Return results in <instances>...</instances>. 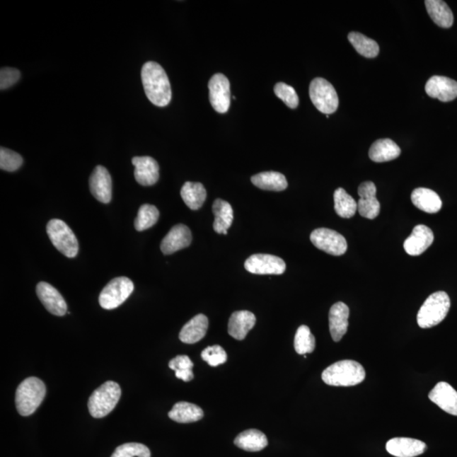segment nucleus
Returning a JSON list of instances; mask_svg holds the SVG:
<instances>
[{
  "mask_svg": "<svg viewBox=\"0 0 457 457\" xmlns=\"http://www.w3.org/2000/svg\"><path fill=\"white\" fill-rule=\"evenodd\" d=\"M192 241V232L187 226L178 225L171 230L163 239L161 248L166 255L180 251L189 247Z\"/></svg>",
  "mask_w": 457,
  "mask_h": 457,
  "instance_id": "a211bd4d",
  "label": "nucleus"
},
{
  "mask_svg": "<svg viewBox=\"0 0 457 457\" xmlns=\"http://www.w3.org/2000/svg\"><path fill=\"white\" fill-rule=\"evenodd\" d=\"M274 93L280 100L291 109H296L299 105V98L296 90L284 83H279L274 86Z\"/></svg>",
  "mask_w": 457,
  "mask_h": 457,
  "instance_id": "4c0bfd02",
  "label": "nucleus"
},
{
  "mask_svg": "<svg viewBox=\"0 0 457 457\" xmlns=\"http://www.w3.org/2000/svg\"><path fill=\"white\" fill-rule=\"evenodd\" d=\"M309 96L313 105L321 113L334 114L339 107V98L333 85L325 79L318 77L313 79L309 87Z\"/></svg>",
  "mask_w": 457,
  "mask_h": 457,
  "instance_id": "0eeeda50",
  "label": "nucleus"
},
{
  "mask_svg": "<svg viewBox=\"0 0 457 457\" xmlns=\"http://www.w3.org/2000/svg\"><path fill=\"white\" fill-rule=\"evenodd\" d=\"M170 369L176 371L180 370H192L194 364L187 356L180 355L175 357V359L170 361Z\"/></svg>",
  "mask_w": 457,
  "mask_h": 457,
  "instance_id": "a19ab883",
  "label": "nucleus"
},
{
  "mask_svg": "<svg viewBox=\"0 0 457 457\" xmlns=\"http://www.w3.org/2000/svg\"><path fill=\"white\" fill-rule=\"evenodd\" d=\"M21 73L15 68L4 67L0 71V88L1 90L12 87L19 81Z\"/></svg>",
  "mask_w": 457,
  "mask_h": 457,
  "instance_id": "ea45409f",
  "label": "nucleus"
},
{
  "mask_svg": "<svg viewBox=\"0 0 457 457\" xmlns=\"http://www.w3.org/2000/svg\"><path fill=\"white\" fill-rule=\"evenodd\" d=\"M400 149L394 141L391 139H378L374 142L369 149L371 161L376 163H383L394 161L400 155Z\"/></svg>",
  "mask_w": 457,
  "mask_h": 457,
  "instance_id": "393cba45",
  "label": "nucleus"
},
{
  "mask_svg": "<svg viewBox=\"0 0 457 457\" xmlns=\"http://www.w3.org/2000/svg\"><path fill=\"white\" fill-rule=\"evenodd\" d=\"M122 389L117 383L107 381L94 391L88 400V410L95 418H102L114 410L119 403Z\"/></svg>",
  "mask_w": 457,
  "mask_h": 457,
  "instance_id": "39448f33",
  "label": "nucleus"
},
{
  "mask_svg": "<svg viewBox=\"0 0 457 457\" xmlns=\"http://www.w3.org/2000/svg\"><path fill=\"white\" fill-rule=\"evenodd\" d=\"M37 295L42 305L50 313L55 316H66L67 312V304L63 296L50 284L40 282L37 286Z\"/></svg>",
  "mask_w": 457,
  "mask_h": 457,
  "instance_id": "f8f14e48",
  "label": "nucleus"
},
{
  "mask_svg": "<svg viewBox=\"0 0 457 457\" xmlns=\"http://www.w3.org/2000/svg\"><path fill=\"white\" fill-rule=\"evenodd\" d=\"M427 11L434 23L442 28H450L454 23V16L449 6L441 0H427Z\"/></svg>",
  "mask_w": 457,
  "mask_h": 457,
  "instance_id": "a878e982",
  "label": "nucleus"
},
{
  "mask_svg": "<svg viewBox=\"0 0 457 457\" xmlns=\"http://www.w3.org/2000/svg\"><path fill=\"white\" fill-rule=\"evenodd\" d=\"M310 240L318 249L330 255L342 256L346 253L347 243L340 233L327 228H320L312 232Z\"/></svg>",
  "mask_w": 457,
  "mask_h": 457,
  "instance_id": "1a4fd4ad",
  "label": "nucleus"
},
{
  "mask_svg": "<svg viewBox=\"0 0 457 457\" xmlns=\"http://www.w3.org/2000/svg\"><path fill=\"white\" fill-rule=\"evenodd\" d=\"M111 457H151L148 447L139 443L124 444L116 448Z\"/></svg>",
  "mask_w": 457,
  "mask_h": 457,
  "instance_id": "c9c22d12",
  "label": "nucleus"
},
{
  "mask_svg": "<svg viewBox=\"0 0 457 457\" xmlns=\"http://www.w3.org/2000/svg\"><path fill=\"white\" fill-rule=\"evenodd\" d=\"M251 180L255 187L266 191L282 192L288 187L286 176L275 171L262 172L253 175Z\"/></svg>",
  "mask_w": 457,
  "mask_h": 457,
  "instance_id": "c85d7f7f",
  "label": "nucleus"
},
{
  "mask_svg": "<svg viewBox=\"0 0 457 457\" xmlns=\"http://www.w3.org/2000/svg\"><path fill=\"white\" fill-rule=\"evenodd\" d=\"M134 291V284L127 277L112 279L103 289L99 296V304L103 308L112 310L120 307Z\"/></svg>",
  "mask_w": 457,
  "mask_h": 457,
  "instance_id": "6e6552de",
  "label": "nucleus"
},
{
  "mask_svg": "<svg viewBox=\"0 0 457 457\" xmlns=\"http://www.w3.org/2000/svg\"><path fill=\"white\" fill-rule=\"evenodd\" d=\"M47 233L56 249L67 258H75L79 251V241L66 223L54 219L47 223Z\"/></svg>",
  "mask_w": 457,
  "mask_h": 457,
  "instance_id": "423d86ee",
  "label": "nucleus"
},
{
  "mask_svg": "<svg viewBox=\"0 0 457 457\" xmlns=\"http://www.w3.org/2000/svg\"><path fill=\"white\" fill-rule=\"evenodd\" d=\"M159 218V211L156 207L150 204L141 206L138 210L134 226L137 231H144L154 226Z\"/></svg>",
  "mask_w": 457,
  "mask_h": 457,
  "instance_id": "f704fd0d",
  "label": "nucleus"
},
{
  "mask_svg": "<svg viewBox=\"0 0 457 457\" xmlns=\"http://www.w3.org/2000/svg\"><path fill=\"white\" fill-rule=\"evenodd\" d=\"M235 445L245 451L258 452L268 446L266 435L257 429H248L238 434L234 441Z\"/></svg>",
  "mask_w": 457,
  "mask_h": 457,
  "instance_id": "bb28decb",
  "label": "nucleus"
},
{
  "mask_svg": "<svg viewBox=\"0 0 457 457\" xmlns=\"http://www.w3.org/2000/svg\"><path fill=\"white\" fill-rule=\"evenodd\" d=\"M23 158L19 154L6 148L0 149V168L1 170L13 172L23 166Z\"/></svg>",
  "mask_w": 457,
  "mask_h": 457,
  "instance_id": "e433bc0d",
  "label": "nucleus"
},
{
  "mask_svg": "<svg viewBox=\"0 0 457 457\" xmlns=\"http://www.w3.org/2000/svg\"><path fill=\"white\" fill-rule=\"evenodd\" d=\"M316 340L307 325H301L297 330L295 339V350L300 355L312 353L316 349Z\"/></svg>",
  "mask_w": 457,
  "mask_h": 457,
  "instance_id": "72a5a7b5",
  "label": "nucleus"
},
{
  "mask_svg": "<svg viewBox=\"0 0 457 457\" xmlns=\"http://www.w3.org/2000/svg\"><path fill=\"white\" fill-rule=\"evenodd\" d=\"M425 91L431 98L451 102L457 98V81L446 76H434L427 81Z\"/></svg>",
  "mask_w": 457,
  "mask_h": 457,
  "instance_id": "4468645a",
  "label": "nucleus"
},
{
  "mask_svg": "<svg viewBox=\"0 0 457 457\" xmlns=\"http://www.w3.org/2000/svg\"><path fill=\"white\" fill-rule=\"evenodd\" d=\"M169 417L180 424H190L201 420L204 417V411L195 404L180 402L172 408Z\"/></svg>",
  "mask_w": 457,
  "mask_h": 457,
  "instance_id": "c756f323",
  "label": "nucleus"
},
{
  "mask_svg": "<svg viewBox=\"0 0 457 457\" xmlns=\"http://www.w3.org/2000/svg\"><path fill=\"white\" fill-rule=\"evenodd\" d=\"M209 329V320L204 314H197L185 323L180 332V340L185 344H194L204 337Z\"/></svg>",
  "mask_w": 457,
  "mask_h": 457,
  "instance_id": "5701e85b",
  "label": "nucleus"
},
{
  "mask_svg": "<svg viewBox=\"0 0 457 457\" xmlns=\"http://www.w3.org/2000/svg\"><path fill=\"white\" fill-rule=\"evenodd\" d=\"M180 196L190 209L197 210L204 204L207 192L202 183L187 182L183 185Z\"/></svg>",
  "mask_w": 457,
  "mask_h": 457,
  "instance_id": "7c9ffc66",
  "label": "nucleus"
},
{
  "mask_svg": "<svg viewBox=\"0 0 457 457\" xmlns=\"http://www.w3.org/2000/svg\"><path fill=\"white\" fill-rule=\"evenodd\" d=\"M434 233L431 228L424 225L414 227L410 236L405 241V251L410 256H420L433 244Z\"/></svg>",
  "mask_w": 457,
  "mask_h": 457,
  "instance_id": "dca6fc26",
  "label": "nucleus"
},
{
  "mask_svg": "<svg viewBox=\"0 0 457 457\" xmlns=\"http://www.w3.org/2000/svg\"><path fill=\"white\" fill-rule=\"evenodd\" d=\"M175 376L176 378L183 379V381L185 382H189L192 381L194 378V374L192 373V370L191 369L180 370V371H176Z\"/></svg>",
  "mask_w": 457,
  "mask_h": 457,
  "instance_id": "79ce46f5",
  "label": "nucleus"
},
{
  "mask_svg": "<svg viewBox=\"0 0 457 457\" xmlns=\"http://www.w3.org/2000/svg\"><path fill=\"white\" fill-rule=\"evenodd\" d=\"M376 185L372 182H366L359 185L357 192L360 197L357 209L361 217L374 219L381 212V204L376 197Z\"/></svg>",
  "mask_w": 457,
  "mask_h": 457,
  "instance_id": "ddd939ff",
  "label": "nucleus"
},
{
  "mask_svg": "<svg viewBox=\"0 0 457 457\" xmlns=\"http://www.w3.org/2000/svg\"><path fill=\"white\" fill-rule=\"evenodd\" d=\"M202 359L211 366H217L226 363L227 354L224 348L218 345L209 347L202 352Z\"/></svg>",
  "mask_w": 457,
  "mask_h": 457,
  "instance_id": "58836bf2",
  "label": "nucleus"
},
{
  "mask_svg": "<svg viewBox=\"0 0 457 457\" xmlns=\"http://www.w3.org/2000/svg\"><path fill=\"white\" fill-rule=\"evenodd\" d=\"M350 310L347 304L339 301L332 306L329 313L330 331L334 342H338L347 334Z\"/></svg>",
  "mask_w": 457,
  "mask_h": 457,
  "instance_id": "412c9836",
  "label": "nucleus"
},
{
  "mask_svg": "<svg viewBox=\"0 0 457 457\" xmlns=\"http://www.w3.org/2000/svg\"><path fill=\"white\" fill-rule=\"evenodd\" d=\"M213 213L215 216L214 231L218 234L227 235L228 228L231 226L234 219L231 205L226 201L216 199L213 204Z\"/></svg>",
  "mask_w": 457,
  "mask_h": 457,
  "instance_id": "cd10ccee",
  "label": "nucleus"
},
{
  "mask_svg": "<svg viewBox=\"0 0 457 457\" xmlns=\"http://www.w3.org/2000/svg\"><path fill=\"white\" fill-rule=\"evenodd\" d=\"M335 210L340 217L350 219L357 210V202L343 188L335 190L334 193Z\"/></svg>",
  "mask_w": 457,
  "mask_h": 457,
  "instance_id": "473e14b6",
  "label": "nucleus"
},
{
  "mask_svg": "<svg viewBox=\"0 0 457 457\" xmlns=\"http://www.w3.org/2000/svg\"><path fill=\"white\" fill-rule=\"evenodd\" d=\"M132 162L135 166L134 176L138 183L149 187L158 182L159 166L154 158L149 156L134 157Z\"/></svg>",
  "mask_w": 457,
  "mask_h": 457,
  "instance_id": "6ab92c4d",
  "label": "nucleus"
},
{
  "mask_svg": "<svg viewBox=\"0 0 457 457\" xmlns=\"http://www.w3.org/2000/svg\"><path fill=\"white\" fill-rule=\"evenodd\" d=\"M46 395V386L36 377L25 378L17 388L16 406L21 416L32 415L40 407Z\"/></svg>",
  "mask_w": 457,
  "mask_h": 457,
  "instance_id": "7ed1b4c3",
  "label": "nucleus"
},
{
  "mask_svg": "<svg viewBox=\"0 0 457 457\" xmlns=\"http://www.w3.org/2000/svg\"><path fill=\"white\" fill-rule=\"evenodd\" d=\"M451 308L449 296L445 291H437L430 295L418 311L417 325L422 329H429L445 320Z\"/></svg>",
  "mask_w": 457,
  "mask_h": 457,
  "instance_id": "20e7f679",
  "label": "nucleus"
},
{
  "mask_svg": "<svg viewBox=\"0 0 457 457\" xmlns=\"http://www.w3.org/2000/svg\"><path fill=\"white\" fill-rule=\"evenodd\" d=\"M365 377L364 366L352 360L337 361L322 374L323 381L331 386H354L363 382Z\"/></svg>",
  "mask_w": 457,
  "mask_h": 457,
  "instance_id": "f03ea898",
  "label": "nucleus"
},
{
  "mask_svg": "<svg viewBox=\"0 0 457 457\" xmlns=\"http://www.w3.org/2000/svg\"><path fill=\"white\" fill-rule=\"evenodd\" d=\"M426 444L411 438H394L386 444V450L396 457H415L424 453Z\"/></svg>",
  "mask_w": 457,
  "mask_h": 457,
  "instance_id": "aec40b11",
  "label": "nucleus"
},
{
  "mask_svg": "<svg viewBox=\"0 0 457 457\" xmlns=\"http://www.w3.org/2000/svg\"><path fill=\"white\" fill-rule=\"evenodd\" d=\"M429 398L443 411L457 416V391L449 383H438L429 392Z\"/></svg>",
  "mask_w": 457,
  "mask_h": 457,
  "instance_id": "f3484780",
  "label": "nucleus"
},
{
  "mask_svg": "<svg viewBox=\"0 0 457 457\" xmlns=\"http://www.w3.org/2000/svg\"><path fill=\"white\" fill-rule=\"evenodd\" d=\"M141 76L149 101L158 107L169 105L172 97L170 83L161 64L154 62H146L142 66Z\"/></svg>",
  "mask_w": 457,
  "mask_h": 457,
  "instance_id": "f257e3e1",
  "label": "nucleus"
},
{
  "mask_svg": "<svg viewBox=\"0 0 457 457\" xmlns=\"http://www.w3.org/2000/svg\"><path fill=\"white\" fill-rule=\"evenodd\" d=\"M245 269L255 274H284L287 265L282 258L270 254H253L245 262Z\"/></svg>",
  "mask_w": 457,
  "mask_h": 457,
  "instance_id": "9b49d317",
  "label": "nucleus"
},
{
  "mask_svg": "<svg viewBox=\"0 0 457 457\" xmlns=\"http://www.w3.org/2000/svg\"><path fill=\"white\" fill-rule=\"evenodd\" d=\"M411 199L418 209L428 214H436L442 208V201L438 194L429 188H417L412 193Z\"/></svg>",
  "mask_w": 457,
  "mask_h": 457,
  "instance_id": "b1692460",
  "label": "nucleus"
},
{
  "mask_svg": "<svg viewBox=\"0 0 457 457\" xmlns=\"http://www.w3.org/2000/svg\"><path fill=\"white\" fill-rule=\"evenodd\" d=\"M348 40L357 53L365 58H375L379 54V46L376 42L366 37L364 34L352 32L349 33Z\"/></svg>",
  "mask_w": 457,
  "mask_h": 457,
  "instance_id": "2f4dec72",
  "label": "nucleus"
},
{
  "mask_svg": "<svg viewBox=\"0 0 457 457\" xmlns=\"http://www.w3.org/2000/svg\"><path fill=\"white\" fill-rule=\"evenodd\" d=\"M256 317L249 311H237L232 313L228 320V333L233 338L243 340L248 332L255 326Z\"/></svg>",
  "mask_w": 457,
  "mask_h": 457,
  "instance_id": "4be33fe9",
  "label": "nucleus"
},
{
  "mask_svg": "<svg viewBox=\"0 0 457 457\" xmlns=\"http://www.w3.org/2000/svg\"><path fill=\"white\" fill-rule=\"evenodd\" d=\"M90 191L93 197L103 204H109L112 199V179L105 167L95 168L89 180Z\"/></svg>",
  "mask_w": 457,
  "mask_h": 457,
  "instance_id": "2eb2a0df",
  "label": "nucleus"
},
{
  "mask_svg": "<svg viewBox=\"0 0 457 457\" xmlns=\"http://www.w3.org/2000/svg\"><path fill=\"white\" fill-rule=\"evenodd\" d=\"M209 101L218 113L225 114L230 109L231 85L227 77L221 73L211 77L209 83Z\"/></svg>",
  "mask_w": 457,
  "mask_h": 457,
  "instance_id": "9d476101",
  "label": "nucleus"
}]
</instances>
